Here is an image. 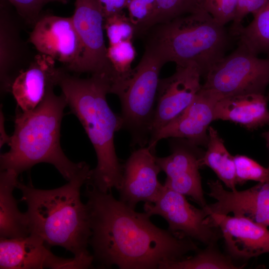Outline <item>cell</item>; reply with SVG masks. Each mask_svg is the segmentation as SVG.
Instances as JSON below:
<instances>
[{"mask_svg": "<svg viewBox=\"0 0 269 269\" xmlns=\"http://www.w3.org/2000/svg\"><path fill=\"white\" fill-rule=\"evenodd\" d=\"M85 195L92 232L94 260L104 267L164 269L200 249L193 240L159 228L145 212H136L111 193L86 183Z\"/></svg>", "mask_w": 269, "mask_h": 269, "instance_id": "6da1fadb", "label": "cell"}, {"mask_svg": "<svg viewBox=\"0 0 269 269\" xmlns=\"http://www.w3.org/2000/svg\"><path fill=\"white\" fill-rule=\"evenodd\" d=\"M111 79L103 74H91L81 78L62 73L58 86L67 105L84 128L95 151L97 164L91 170L86 183L108 192L119 190L123 174V164L117 155L114 143L116 132L122 129L121 115L108 105L107 95L111 93Z\"/></svg>", "mask_w": 269, "mask_h": 269, "instance_id": "7a4b0ae2", "label": "cell"}, {"mask_svg": "<svg viewBox=\"0 0 269 269\" xmlns=\"http://www.w3.org/2000/svg\"><path fill=\"white\" fill-rule=\"evenodd\" d=\"M91 170L87 164L68 183L54 189H36L18 181L16 188L27 206L30 234L40 237L47 246L64 248L75 257L94 260L87 250L92 234L89 212L80 199L81 187Z\"/></svg>", "mask_w": 269, "mask_h": 269, "instance_id": "3957f363", "label": "cell"}, {"mask_svg": "<svg viewBox=\"0 0 269 269\" xmlns=\"http://www.w3.org/2000/svg\"><path fill=\"white\" fill-rule=\"evenodd\" d=\"M55 86H48L43 100L34 109L16 112L9 149L0 156V171L18 176L37 163H48L69 181L87 164L72 162L61 148V124L67 103L62 93L55 94Z\"/></svg>", "mask_w": 269, "mask_h": 269, "instance_id": "277c9868", "label": "cell"}, {"mask_svg": "<svg viewBox=\"0 0 269 269\" xmlns=\"http://www.w3.org/2000/svg\"><path fill=\"white\" fill-rule=\"evenodd\" d=\"M145 34L146 43L155 48L165 63L194 64L204 78L225 56L232 36L207 12L157 24Z\"/></svg>", "mask_w": 269, "mask_h": 269, "instance_id": "5b68a950", "label": "cell"}, {"mask_svg": "<svg viewBox=\"0 0 269 269\" xmlns=\"http://www.w3.org/2000/svg\"><path fill=\"white\" fill-rule=\"evenodd\" d=\"M165 64L159 53L149 44L130 78L117 89L121 104L122 129L131 136V146L148 145L153 120L159 74Z\"/></svg>", "mask_w": 269, "mask_h": 269, "instance_id": "8992f818", "label": "cell"}, {"mask_svg": "<svg viewBox=\"0 0 269 269\" xmlns=\"http://www.w3.org/2000/svg\"><path fill=\"white\" fill-rule=\"evenodd\" d=\"M202 85L222 98L237 95L266 94L269 86V57L260 58L242 45L224 56L209 71Z\"/></svg>", "mask_w": 269, "mask_h": 269, "instance_id": "52a82bcc", "label": "cell"}, {"mask_svg": "<svg viewBox=\"0 0 269 269\" xmlns=\"http://www.w3.org/2000/svg\"><path fill=\"white\" fill-rule=\"evenodd\" d=\"M143 209L150 217L158 215L164 218L171 232L205 246L218 243L222 239L220 229L212 223L204 208L195 207L185 195L165 185L155 201L145 203Z\"/></svg>", "mask_w": 269, "mask_h": 269, "instance_id": "ba28073f", "label": "cell"}, {"mask_svg": "<svg viewBox=\"0 0 269 269\" xmlns=\"http://www.w3.org/2000/svg\"><path fill=\"white\" fill-rule=\"evenodd\" d=\"M71 16L83 51L74 72L103 74L113 84L117 76L107 57L104 37V17L97 0H76Z\"/></svg>", "mask_w": 269, "mask_h": 269, "instance_id": "9c48e42d", "label": "cell"}, {"mask_svg": "<svg viewBox=\"0 0 269 269\" xmlns=\"http://www.w3.org/2000/svg\"><path fill=\"white\" fill-rule=\"evenodd\" d=\"M170 138V154L156 157L157 164L166 175L164 185L190 197L200 207H206L199 172L204 151L185 139Z\"/></svg>", "mask_w": 269, "mask_h": 269, "instance_id": "30bf717a", "label": "cell"}, {"mask_svg": "<svg viewBox=\"0 0 269 269\" xmlns=\"http://www.w3.org/2000/svg\"><path fill=\"white\" fill-rule=\"evenodd\" d=\"M28 41L39 54L62 63L74 72L83 48L72 17L41 15L33 26Z\"/></svg>", "mask_w": 269, "mask_h": 269, "instance_id": "8fae6325", "label": "cell"}, {"mask_svg": "<svg viewBox=\"0 0 269 269\" xmlns=\"http://www.w3.org/2000/svg\"><path fill=\"white\" fill-rule=\"evenodd\" d=\"M201 77L198 67L189 64L176 65L172 75L160 79L149 141L191 103L201 89Z\"/></svg>", "mask_w": 269, "mask_h": 269, "instance_id": "7c38bea8", "label": "cell"}, {"mask_svg": "<svg viewBox=\"0 0 269 269\" xmlns=\"http://www.w3.org/2000/svg\"><path fill=\"white\" fill-rule=\"evenodd\" d=\"M43 240L30 234L20 238H0V269H88L86 259H64L53 255Z\"/></svg>", "mask_w": 269, "mask_h": 269, "instance_id": "4fadbf2b", "label": "cell"}, {"mask_svg": "<svg viewBox=\"0 0 269 269\" xmlns=\"http://www.w3.org/2000/svg\"><path fill=\"white\" fill-rule=\"evenodd\" d=\"M207 184V195L216 200L204 207L208 215L232 213L269 226V180L242 191L227 190L220 180H209Z\"/></svg>", "mask_w": 269, "mask_h": 269, "instance_id": "5bb4252c", "label": "cell"}, {"mask_svg": "<svg viewBox=\"0 0 269 269\" xmlns=\"http://www.w3.org/2000/svg\"><path fill=\"white\" fill-rule=\"evenodd\" d=\"M221 99L216 93L201 87L191 103L161 129L147 146L155 152L158 141L168 138H183L198 146H207L208 129L215 121V106Z\"/></svg>", "mask_w": 269, "mask_h": 269, "instance_id": "9a60e30c", "label": "cell"}, {"mask_svg": "<svg viewBox=\"0 0 269 269\" xmlns=\"http://www.w3.org/2000/svg\"><path fill=\"white\" fill-rule=\"evenodd\" d=\"M156 157L147 145L134 149L123 164L119 200L133 209L140 202L154 203L163 189Z\"/></svg>", "mask_w": 269, "mask_h": 269, "instance_id": "2e32d148", "label": "cell"}, {"mask_svg": "<svg viewBox=\"0 0 269 269\" xmlns=\"http://www.w3.org/2000/svg\"><path fill=\"white\" fill-rule=\"evenodd\" d=\"M219 228L227 254L234 260L247 261L269 253L268 227L245 217L210 214Z\"/></svg>", "mask_w": 269, "mask_h": 269, "instance_id": "e0dca14e", "label": "cell"}, {"mask_svg": "<svg viewBox=\"0 0 269 269\" xmlns=\"http://www.w3.org/2000/svg\"><path fill=\"white\" fill-rule=\"evenodd\" d=\"M55 66V61L45 55H36L25 69L14 78L10 89L22 111L35 108L43 100L48 86L58 85L64 71Z\"/></svg>", "mask_w": 269, "mask_h": 269, "instance_id": "ac0fdd59", "label": "cell"}, {"mask_svg": "<svg viewBox=\"0 0 269 269\" xmlns=\"http://www.w3.org/2000/svg\"><path fill=\"white\" fill-rule=\"evenodd\" d=\"M11 6L7 0H0V75L2 92H10L14 78L23 70L21 66L27 50Z\"/></svg>", "mask_w": 269, "mask_h": 269, "instance_id": "d6986e66", "label": "cell"}, {"mask_svg": "<svg viewBox=\"0 0 269 269\" xmlns=\"http://www.w3.org/2000/svg\"><path fill=\"white\" fill-rule=\"evenodd\" d=\"M269 98L266 94L251 93L224 97L216 103L214 120L240 124L249 131L269 125Z\"/></svg>", "mask_w": 269, "mask_h": 269, "instance_id": "ffe728a7", "label": "cell"}, {"mask_svg": "<svg viewBox=\"0 0 269 269\" xmlns=\"http://www.w3.org/2000/svg\"><path fill=\"white\" fill-rule=\"evenodd\" d=\"M18 176L11 171H0V236L20 238L30 235L26 213L18 208L17 200L13 195L16 188Z\"/></svg>", "mask_w": 269, "mask_h": 269, "instance_id": "44dd1931", "label": "cell"}, {"mask_svg": "<svg viewBox=\"0 0 269 269\" xmlns=\"http://www.w3.org/2000/svg\"><path fill=\"white\" fill-rule=\"evenodd\" d=\"M207 150L201 160V166H208L219 180L231 190H236L234 156L228 151L217 131L211 126L208 129Z\"/></svg>", "mask_w": 269, "mask_h": 269, "instance_id": "7402d4cb", "label": "cell"}, {"mask_svg": "<svg viewBox=\"0 0 269 269\" xmlns=\"http://www.w3.org/2000/svg\"><path fill=\"white\" fill-rule=\"evenodd\" d=\"M254 15L249 24L242 26L233 37L253 55L265 53L269 56V6H265Z\"/></svg>", "mask_w": 269, "mask_h": 269, "instance_id": "603a6c76", "label": "cell"}, {"mask_svg": "<svg viewBox=\"0 0 269 269\" xmlns=\"http://www.w3.org/2000/svg\"><path fill=\"white\" fill-rule=\"evenodd\" d=\"M193 256L167 265L164 269H240L245 265H238L227 254L223 253L218 243L206 246Z\"/></svg>", "mask_w": 269, "mask_h": 269, "instance_id": "cb8c5ba5", "label": "cell"}, {"mask_svg": "<svg viewBox=\"0 0 269 269\" xmlns=\"http://www.w3.org/2000/svg\"><path fill=\"white\" fill-rule=\"evenodd\" d=\"M204 0H156L155 13L147 31L157 24L168 22L181 16L206 12L203 8Z\"/></svg>", "mask_w": 269, "mask_h": 269, "instance_id": "d4e9b609", "label": "cell"}, {"mask_svg": "<svg viewBox=\"0 0 269 269\" xmlns=\"http://www.w3.org/2000/svg\"><path fill=\"white\" fill-rule=\"evenodd\" d=\"M136 55L132 40H126L109 45L107 57L117 76V81L111 87V93L122 86L131 76L132 64Z\"/></svg>", "mask_w": 269, "mask_h": 269, "instance_id": "484cf974", "label": "cell"}, {"mask_svg": "<svg viewBox=\"0 0 269 269\" xmlns=\"http://www.w3.org/2000/svg\"><path fill=\"white\" fill-rule=\"evenodd\" d=\"M103 26L109 45L132 40L135 35V26L123 11L105 18Z\"/></svg>", "mask_w": 269, "mask_h": 269, "instance_id": "4316f807", "label": "cell"}, {"mask_svg": "<svg viewBox=\"0 0 269 269\" xmlns=\"http://www.w3.org/2000/svg\"><path fill=\"white\" fill-rule=\"evenodd\" d=\"M236 184L243 185L252 180L263 182L269 180L268 168L261 165L252 158L244 155L234 156Z\"/></svg>", "mask_w": 269, "mask_h": 269, "instance_id": "83f0119b", "label": "cell"}, {"mask_svg": "<svg viewBox=\"0 0 269 269\" xmlns=\"http://www.w3.org/2000/svg\"><path fill=\"white\" fill-rule=\"evenodd\" d=\"M156 0H128V16L135 27V35H145L155 13Z\"/></svg>", "mask_w": 269, "mask_h": 269, "instance_id": "f1b7e54d", "label": "cell"}, {"mask_svg": "<svg viewBox=\"0 0 269 269\" xmlns=\"http://www.w3.org/2000/svg\"><path fill=\"white\" fill-rule=\"evenodd\" d=\"M239 0H205L204 9L219 24L225 26L233 21Z\"/></svg>", "mask_w": 269, "mask_h": 269, "instance_id": "f546056e", "label": "cell"}, {"mask_svg": "<svg viewBox=\"0 0 269 269\" xmlns=\"http://www.w3.org/2000/svg\"><path fill=\"white\" fill-rule=\"evenodd\" d=\"M15 8L19 16L27 24L33 26L44 6L55 0H6Z\"/></svg>", "mask_w": 269, "mask_h": 269, "instance_id": "4dcf8cb0", "label": "cell"}, {"mask_svg": "<svg viewBox=\"0 0 269 269\" xmlns=\"http://www.w3.org/2000/svg\"><path fill=\"white\" fill-rule=\"evenodd\" d=\"M267 0H239L234 18L230 30L233 36L235 33L242 26L244 18L251 13L254 15L263 8Z\"/></svg>", "mask_w": 269, "mask_h": 269, "instance_id": "1f68e13d", "label": "cell"}, {"mask_svg": "<svg viewBox=\"0 0 269 269\" xmlns=\"http://www.w3.org/2000/svg\"><path fill=\"white\" fill-rule=\"evenodd\" d=\"M104 19L123 12L127 7L128 0H97Z\"/></svg>", "mask_w": 269, "mask_h": 269, "instance_id": "d6a6232c", "label": "cell"}, {"mask_svg": "<svg viewBox=\"0 0 269 269\" xmlns=\"http://www.w3.org/2000/svg\"><path fill=\"white\" fill-rule=\"evenodd\" d=\"M0 146L1 147V146H3V145L5 143L8 144L10 136H9L8 135L6 132L5 131L4 128V118L3 116V114L2 113V112L1 110H0Z\"/></svg>", "mask_w": 269, "mask_h": 269, "instance_id": "836d02e7", "label": "cell"}, {"mask_svg": "<svg viewBox=\"0 0 269 269\" xmlns=\"http://www.w3.org/2000/svg\"><path fill=\"white\" fill-rule=\"evenodd\" d=\"M262 134V136L265 139L266 141L267 145L269 150V129L268 131L263 133ZM267 168L269 171V163Z\"/></svg>", "mask_w": 269, "mask_h": 269, "instance_id": "e575fe53", "label": "cell"}, {"mask_svg": "<svg viewBox=\"0 0 269 269\" xmlns=\"http://www.w3.org/2000/svg\"><path fill=\"white\" fill-rule=\"evenodd\" d=\"M55 1L60 2L62 3L65 4L67 2L68 0H55Z\"/></svg>", "mask_w": 269, "mask_h": 269, "instance_id": "d590c367", "label": "cell"}, {"mask_svg": "<svg viewBox=\"0 0 269 269\" xmlns=\"http://www.w3.org/2000/svg\"><path fill=\"white\" fill-rule=\"evenodd\" d=\"M265 6H269V0H267V3H266Z\"/></svg>", "mask_w": 269, "mask_h": 269, "instance_id": "8d00e7d4", "label": "cell"}, {"mask_svg": "<svg viewBox=\"0 0 269 269\" xmlns=\"http://www.w3.org/2000/svg\"><path fill=\"white\" fill-rule=\"evenodd\" d=\"M267 96H268V97L269 98V92H268V94H267Z\"/></svg>", "mask_w": 269, "mask_h": 269, "instance_id": "74e56055", "label": "cell"}, {"mask_svg": "<svg viewBox=\"0 0 269 269\" xmlns=\"http://www.w3.org/2000/svg\"></svg>", "mask_w": 269, "mask_h": 269, "instance_id": "f35d334b", "label": "cell"}]
</instances>
